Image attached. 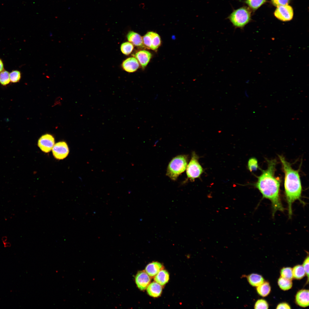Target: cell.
Here are the masks:
<instances>
[{
	"label": "cell",
	"instance_id": "cell-24",
	"mask_svg": "<svg viewBox=\"0 0 309 309\" xmlns=\"http://www.w3.org/2000/svg\"><path fill=\"white\" fill-rule=\"evenodd\" d=\"M10 82L9 73L6 70H3L0 73V83L5 86Z\"/></svg>",
	"mask_w": 309,
	"mask_h": 309
},
{
	"label": "cell",
	"instance_id": "cell-33",
	"mask_svg": "<svg viewBox=\"0 0 309 309\" xmlns=\"http://www.w3.org/2000/svg\"><path fill=\"white\" fill-rule=\"evenodd\" d=\"M5 247H9L11 246V244L6 241L3 242Z\"/></svg>",
	"mask_w": 309,
	"mask_h": 309
},
{
	"label": "cell",
	"instance_id": "cell-32",
	"mask_svg": "<svg viewBox=\"0 0 309 309\" xmlns=\"http://www.w3.org/2000/svg\"><path fill=\"white\" fill-rule=\"evenodd\" d=\"M4 70V66L2 60L0 59V73Z\"/></svg>",
	"mask_w": 309,
	"mask_h": 309
},
{
	"label": "cell",
	"instance_id": "cell-12",
	"mask_svg": "<svg viewBox=\"0 0 309 309\" xmlns=\"http://www.w3.org/2000/svg\"><path fill=\"white\" fill-rule=\"evenodd\" d=\"M133 56L137 60L142 68L144 69L149 62L152 54L148 51L142 50L137 51Z\"/></svg>",
	"mask_w": 309,
	"mask_h": 309
},
{
	"label": "cell",
	"instance_id": "cell-1",
	"mask_svg": "<svg viewBox=\"0 0 309 309\" xmlns=\"http://www.w3.org/2000/svg\"><path fill=\"white\" fill-rule=\"evenodd\" d=\"M267 169H260L262 173L257 176V181L253 184L262 196L263 198L269 200L271 202L272 215L274 216L277 211L283 212L284 208L282 204L280 195V187L281 180L275 175L277 161L275 159H266Z\"/></svg>",
	"mask_w": 309,
	"mask_h": 309
},
{
	"label": "cell",
	"instance_id": "cell-2",
	"mask_svg": "<svg viewBox=\"0 0 309 309\" xmlns=\"http://www.w3.org/2000/svg\"><path fill=\"white\" fill-rule=\"evenodd\" d=\"M278 156L284 173V193L288 204L289 218L290 219L292 215V205L295 201L298 200L303 205L305 204L302 199V187L299 173L300 169H294L291 164L283 156L278 155Z\"/></svg>",
	"mask_w": 309,
	"mask_h": 309
},
{
	"label": "cell",
	"instance_id": "cell-28",
	"mask_svg": "<svg viewBox=\"0 0 309 309\" xmlns=\"http://www.w3.org/2000/svg\"><path fill=\"white\" fill-rule=\"evenodd\" d=\"M268 305L265 300L261 299L258 300L254 305L255 309H268Z\"/></svg>",
	"mask_w": 309,
	"mask_h": 309
},
{
	"label": "cell",
	"instance_id": "cell-11",
	"mask_svg": "<svg viewBox=\"0 0 309 309\" xmlns=\"http://www.w3.org/2000/svg\"><path fill=\"white\" fill-rule=\"evenodd\" d=\"M139 66V64L136 58L131 57L124 60L122 64V67L125 71L132 73L136 71Z\"/></svg>",
	"mask_w": 309,
	"mask_h": 309
},
{
	"label": "cell",
	"instance_id": "cell-19",
	"mask_svg": "<svg viewBox=\"0 0 309 309\" xmlns=\"http://www.w3.org/2000/svg\"><path fill=\"white\" fill-rule=\"evenodd\" d=\"M257 291L261 296L265 297L268 295L271 290V287L268 282H264L262 284L257 286Z\"/></svg>",
	"mask_w": 309,
	"mask_h": 309
},
{
	"label": "cell",
	"instance_id": "cell-29",
	"mask_svg": "<svg viewBox=\"0 0 309 309\" xmlns=\"http://www.w3.org/2000/svg\"><path fill=\"white\" fill-rule=\"evenodd\" d=\"M271 1L273 5L277 7L280 5H288L290 2V0H271Z\"/></svg>",
	"mask_w": 309,
	"mask_h": 309
},
{
	"label": "cell",
	"instance_id": "cell-25",
	"mask_svg": "<svg viewBox=\"0 0 309 309\" xmlns=\"http://www.w3.org/2000/svg\"><path fill=\"white\" fill-rule=\"evenodd\" d=\"M247 167L251 172L256 171L258 169L260 168L257 159L254 157L250 158L248 162Z\"/></svg>",
	"mask_w": 309,
	"mask_h": 309
},
{
	"label": "cell",
	"instance_id": "cell-13",
	"mask_svg": "<svg viewBox=\"0 0 309 309\" xmlns=\"http://www.w3.org/2000/svg\"><path fill=\"white\" fill-rule=\"evenodd\" d=\"M296 301L299 306L305 307L308 306L309 290H302L297 293L296 296Z\"/></svg>",
	"mask_w": 309,
	"mask_h": 309
},
{
	"label": "cell",
	"instance_id": "cell-7",
	"mask_svg": "<svg viewBox=\"0 0 309 309\" xmlns=\"http://www.w3.org/2000/svg\"><path fill=\"white\" fill-rule=\"evenodd\" d=\"M292 7L288 5L278 6L275 10L274 15L279 19L284 21L291 20L293 16Z\"/></svg>",
	"mask_w": 309,
	"mask_h": 309
},
{
	"label": "cell",
	"instance_id": "cell-26",
	"mask_svg": "<svg viewBox=\"0 0 309 309\" xmlns=\"http://www.w3.org/2000/svg\"><path fill=\"white\" fill-rule=\"evenodd\" d=\"M281 277L283 278L292 280L293 278L292 269L291 268H284L280 271Z\"/></svg>",
	"mask_w": 309,
	"mask_h": 309
},
{
	"label": "cell",
	"instance_id": "cell-4",
	"mask_svg": "<svg viewBox=\"0 0 309 309\" xmlns=\"http://www.w3.org/2000/svg\"><path fill=\"white\" fill-rule=\"evenodd\" d=\"M251 11L247 7H242L234 10L228 18L236 28L243 29L251 19Z\"/></svg>",
	"mask_w": 309,
	"mask_h": 309
},
{
	"label": "cell",
	"instance_id": "cell-22",
	"mask_svg": "<svg viewBox=\"0 0 309 309\" xmlns=\"http://www.w3.org/2000/svg\"><path fill=\"white\" fill-rule=\"evenodd\" d=\"M267 0H246L244 2L253 10L257 9Z\"/></svg>",
	"mask_w": 309,
	"mask_h": 309
},
{
	"label": "cell",
	"instance_id": "cell-8",
	"mask_svg": "<svg viewBox=\"0 0 309 309\" xmlns=\"http://www.w3.org/2000/svg\"><path fill=\"white\" fill-rule=\"evenodd\" d=\"M52 150L54 156L59 160L66 158L69 153L68 145L64 141L59 142L54 144Z\"/></svg>",
	"mask_w": 309,
	"mask_h": 309
},
{
	"label": "cell",
	"instance_id": "cell-30",
	"mask_svg": "<svg viewBox=\"0 0 309 309\" xmlns=\"http://www.w3.org/2000/svg\"><path fill=\"white\" fill-rule=\"evenodd\" d=\"M309 258L308 256L304 260L303 265V267L305 270L306 274L308 278L309 276Z\"/></svg>",
	"mask_w": 309,
	"mask_h": 309
},
{
	"label": "cell",
	"instance_id": "cell-15",
	"mask_svg": "<svg viewBox=\"0 0 309 309\" xmlns=\"http://www.w3.org/2000/svg\"><path fill=\"white\" fill-rule=\"evenodd\" d=\"M164 269L162 264L158 262H152L148 264L145 271L151 278L154 277L161 270Z\"/></svg>",
	"mask_w": 309,
	"mask_h": 309
},
{
	"label": "cell",
	"instance_id": "cell-10",
	"mask_svg": "<svg viewBox=\"0 0 309 309\" xmlns=\"http://www.w3.org/2000/svg\"><path fill=\"white\" fill-rule=\"evenodd\" d=\"M136 284L141 290H145L150 283V277L144 271H139L135 277Z\"/></svg>",
	"mask_w": 309,
	"mask_h": 309
},
{
	"label": "cell",
	"instance_id": "cell-17",
	"mask_svg": "<svg viewBox=\"0 0 309 309\" xmlns=\"http://www.w3.org/2000/svg\"><path fill=\"white\" fill-rule=\"evenodd\" d=\"M169 277L168 272L163 269L161 270L154 277V280L155 282L161 286H163L168 282Z\"/></svg>",
	"mask_w": 309,
	"mask_h": 309
},
{
	"label": "cell",
	"instance_id": "cell-27",
	"mask_svg": "<svg viewBox=\"0 0 309 309\" xmlns=\"http://www.w3.org/2000/svg\"><path fill=\"white\" fill-rule=\"evenodd\" d=\"M10 82L13 83L19 82L21 78L20 72L17 70L12 71L9 73Z\"/></svg>",
	"mask_w": 309,
	"mask_h": 309
},
{
	"label": "cell",
	"instance_id": "cell-6",
	"mask_svg": "<svg viewBox=\"0 0 309 309\" xmlns=\"http://www.w3.org/2000/svg\"><path fill=\"white\" fill-rule=\"evenodd\" d=\"M142 39L145 47L154 51L157 50L161 43L159 35L153 31L148 32L143 36Z\"/></svg>",
	"mask_w": 309,
	"mask_h": 309
},
{
	"label": "cell",
	"instance_id": "cell-16",
	"mask_svg": "<svg viewBox=\"0 0 309 309\" xmlns=\"http://www.w3.org/2000/svg\"><path fill=\"white\" fill-rule=\"evenodd\" d=\"M146 289L148 294L150 296L154 298L159 296L161 295L162 291L161 286L155 282L150 283Z\"/></svg>",
	"mask_w": 309,
	"mask_h": 309
},
{
	"label": "cell",
	"instance_id": "cell-18",
	"mask_svg": "<svg viewBox=\"0 0 309 309\" xmlns=\"http://www.w3.org/2000/svg\"><path fill=\"white\" fill-rule=\"evenodd\" d=\"M248 281L252 286L257 287L264 282V280L261 275L256 274H252L247 276Z\"/></svg>",
	"mask_w": 309,
	"mask_h": 309
},
{
	"label": "cell",
	"instance_id": "cell-20",
	"mask_svg": "<svg viewBox=\"0 0 309 309\" xmlns=\"http://www.w3.org/2000/svg\"><path fill=\"white\" fill-rule=\"evenodd\" d=\"M292 273L293 277L297 279H302L306 274L303 266L300 265L295 266L292 270Z\"/></svg>",
	"mask_w": 309,
	"mask_h": 309
},
{
	"label": "cell",
	"instance_id": "cell-34",
	"mask_svg": "<svg viewBox=\"0 0 309 309\" xmlns=\"http://www.w3.org/2000/svg\"><path fill=\"white\" fill-rule=\"evenodd\" d=\"M7 238L6 236H4L2 237V240L3 242L6 241Z\"/></svg>",
	"mask_w": 309,
	"mask_h": 309
},
{
	"label": "cell",
	"instance_id": "cell-5",
	"mask_svg": "<svg viewBox=\"0 0 309 309\" xmlns=\"http://www.w3.org/2000/svg\"><path fill=\"white\" fill-rule=\"evenodd\" d=\"M199 157L195 152L192 153L191 159L187 165L186 168V174L187 179L191 181H193L195 179L199 178L203 172V169L199 164Z\"/></svg>",
	"mask_w": 309,
	"mask_h": 309
},
{
	"label": "cell",
	"instance_id": "cell-21",
	"mask_svg": "<svg viewBox=\"0 0 309 309\" xmlns=\"http://www.w3.org/2000/svg\"><path fill=\"white\" fill-rule=\"evenodd\" d=\"M278 284L280 288L284 290H286L290 289L292 285L291 280L281 277L278 280Z\"/></svg>",
	"mask_w": 309,
	"mask_h": 309
},
{
	"label": "cell",
	"instance_id": "cell-35",
	"mask_svg": "<svg viewBox=\"0 0 309 309\" xmlns=\"http://www.w3.org/2000/svg\"><path fill=\"white\" fill-rule=\"evenodd\" d=\"M245 96L247 98H248L249 97V95H248V93H247V92L246 91L245 92Z\"/></svg>",
	"mask_w": 309,
	"mask_h": 309
},
{
	"label": "cell",
	"instance_id": "cell-31",
	"mask_svg": "<svg viewBox=\"0 0 309 309\" xmlns=\"http://www.w3.org/2000/svg\"><path fill=\"white\" fill-rule=\"evenodd\" d=\"M276 309H290L291 308L290 306L287 303H282L279 304L277 307Z\"/></svg>",
	"mask_w": 309,
	"mask_h": 309
},
{
	"label": "cell",
	"instance_id": "cell-14",
	"mask_svg": "<svg viewBox=\"0 0 309 309\" xmlns=\"http://www.w3.org/2000/svg\"><path fill=\"white\" fill-rule=\"evenodd\" d=\"M126 37L129 42L134 46L140 48L145 47L143 43L142 37L138 33L133 31H130Z\"/></svg>",
	"mask_w": 309,
	"mask_h": 309
},
{
	"label": "cell",
	"instance_id": "cell-9",
	"mask_svg": "<svg viewBox=\"0 0 309 309\" xmlns=\"http://www.w3.org/2000/svg\"><path fill=\"white\" fill-rule=\"evenodd\" d=\"M55 144V139L51 134H46L39 139L38 145L43 152L47 153L51 151Z\"/></svg>",
	"mask_w": 309,
	"mask_h": 309
},
{
	"label": "cell",
	"instance_id": "cell-3",
	"mask_svg": "<svg viewBox=\"0 0 309 309\" xmlns=\"http://www.w3.org/2000/svg\"><path fill=\"white\" fill-rule=\"evenodd\" d=\"M187 162V156L186 155H180L174 157L168 166L167 175L172 180L176 181L186 170Z\"/></svg>",
	"mask_w": 309,
	"mask_h": 309
},
{
	"label": "cell",
	"instance_id": "cell-23",
	"mask_svg": "<svg viewBox=\"0 0 309 309\" xmlns=\"http://www.w3.org/2000/svg\"><path fill=\"white\" fill-rule=\"evenodd\" d=\"M134 48L133 45L129 42H125L122 43L120 47L121 52L126 55H129Z\"/></svg>",
	"mask_w": 309,
	"mask_h": 309
}]
</instances>
